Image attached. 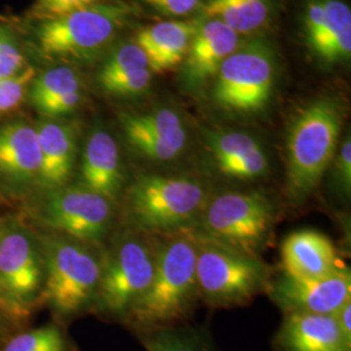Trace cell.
Segmentation results:
<instances>
[{
  "mask_svg": "<svg viewBox=\"0 0 351 351\" xmlns=\"http://www.w3.org/2000/svg\"><path fill=\"white\" fill-rule=\"evenodd\" d=\"M198 239L191 229L158 237V259L150 287L125 316L142 333L175 326L198 297Z\"/></svg>",
  "mask_w": 351,
  "mask_h": 351,
  "instance_id": "6da1fadb",
  "label": "cell"
},
{
  "mask_svg": "<svg viewBox=\"0 0 351 351\" xmlns=\"http://www.w3.org/2000/svg\"><path fill=\"white\" fill-rule=\"evenodd\" d=\"M211 189L194 176H137L123 194L128 226L154 237L191 229L213 197Z\"/></svg>",
  "mask_w": 351,
  "mask_h": 351,
  "instance_id": "7a4b0ae2",
  "label": "cell"
},
{
  "mask_svg": "<svg viewBox=\"0 0 351 351\" xmlns=\"http://www.w3.org/2000/svg\"><path fill=\"white\" fill-rule=\"evenodd\" d=\"M343 107L336 98L310 101L294 116L287 138V194L300 206L319 188L339 146Z\"/></svg>",
  "mask_w": 351,
  "mask_h": 351,
  "instance_id": "3957f363",
  "label": "cell"
},
{
  "mask_svg": "<svg viewBox=\"0 0 351 351\" xmlns=\"http://www.w3.org/2000/svg\"><path fill=\"white\" fill-rule=\"evenodd\" d=\"M39 239L45 262L39 302L60 317L80 314L95 301L101 281L103 256L97 245L58 233Z\"/></svg>",
  "mask_w": 351,
  "mask_h": 351,
  "instance_id": "277c9868",
  "label": "cell"
},
{
  "mask_svg": "<svg viewBox=\"0 0 351 351\" xmlns=\"http://www.w3.org/2000/svg\"><path fill=\"white\" fill-rule=\"evenodd\" d=\"M275 220L276 206L262 191H224L213 194L191 230L198 239L259 256Z\"/></svg>",
  "mask_w": 351,
  "mask_h": 351,
  "instance_id": "5b68a950",
  "label": "cell"
},
{
  "mask_svg": "<svg viewBox=\"0 0 351 351\" xmlns=\"http://www.w3.org/2000/svg\"><path fill=\"white\" fill-rule=\"evenodd\" d=\"M158 237L128 229L103 256L97 306L106 314L125 319L155 275Z\"/></svg>",
  "mask_w": 351,
  "mask_h": 351,
  "instance_id": "8992f818",
  "label": "cell"
},
{
  "mask_svg": "<svg viewBox=\"0 0 351 351\" xmlns=\"http://www.w3.org/2000/svg\"><path fill=\"white\" fill-rule=\"evenodd\" d=\"M275 55L263 42L239 46L215 75V104L233 114H255L267 108L276 86Z\"/></svg>",
  "mask_w": 351,
  "mask_h": 351,
  "instance_id": "52a82bcc",
  "label": "cell"
},
{
  "mask_svg": "<svg viewBox=\"0 0 351 351\" xmlns=\"http://www.w3.org/2000/svg\"><path fill=\"white\" fill-rule=\"evenodd\" d=\"M195 276L198 295L216 306L249 302L269 284L268 267L259 256L201 239H198Z\"/></svg>",
  "mask_w": 351,
  "mask_h": 351,
  "instance_id": "ba28073f",
  "label": "cell"
},
{
  "mask_svg": "<svg viewBox=\"0 0 351 351\" xmlns=\"http://www.w3.org/2000/svg\"><path fill=\"white\" fill-rule=\"evenodd\" d=\"M129 7L101 3L40 23L38 50L49 58H88L104 49L125 24Z\"/></svg>",
  "mask_w": 351,
  "mask_h": 351,
  "instance_id": "9c48e42d",
  "label": "cell"
},
{
  "mask_svg": "<svg viewBox=\"0 0 351 351\" xmlns=\"http://www.w3.org/2000/svg\"><path fill=\"white\" fill-rule=\"evenodd\" d=\"M43 277L39 237L13 217L0 219V280L21 322L39 303Z\"/></svg>",
  "mask_w": 351,
  "mask_h": 351,
  "instance_id": "30bf717a",
  "label": "cell"
},
{
  "mask_svg": "<svg viewBox=\"0 0 351 351\" xmlns=\"http://www.w3.org/2000/svg\"><path fill=\"white\" fill-rule=\"evenodd\" d=\"M114 203L82 186H64L43 193L36 219L52 233L91 245L101 243L111 230Z\"/></svg>",
  "mask_w": 351,
  "mask_h": 351,
  "instance_id": "8fae6325",
  "label": "cell"
},
{
  "mask_svg": "<svg viewBox=\"0 0 351 351\" xmlns=\"http://www.w3.org/2000/svg\"><path fill=\"white\" fill-rule=\"evenodd\" d=\"M272 301L285 315H333L351 301L350 269H336L317 278H294L282 272L268 284Z\"/></svg>",
  "mask_w": 351,
  "mask_h": 351,
  "instance_id": "7c38bea8",
  "label": "cell"
},
{
  "mask_svg": "<svg viewBox=\"0 0 351 351\" xmlns=\"http://www.w3.org/2000/svg\"><path fill=\"white\" fill-rule=\"evenodd\" d=\"M120 124L129 146L149 162H173L188 146L185 121L180 113L169 107L149 112L123 113Z\"/></svg>",
  "mask_w": 351,
  "mask_h": 351,
  "instance_id": "4fadbf2b",
  "label": "cell"
},
{
  "mask_svg": "<svg viewBox=\"0 0 351 351\" xmlns=\"http://www.w3.org/2000/svg\"><path fill=\"white\" fill-rule=\"evenodd\" d=\"M308 47L323 63L348 62L351 55V10L342 0H310L303 16Z\"/></svg>",
  "mask_w": 351,
  "mask_h": 351,
  "instance_id": "5bb4252c",
  "label": "cell"
},
{
  "mask_svg": "<svg viewBox=\"0 0 351 351\" xmlns=\"http://www.w3.org/2000/svg\"><path fill=\"white\" fill-rule=\"evenodd\" d=\"M207 150L215 171L228 180L254 182L269 172V159L262 143L246 132L210 133Z\"/></svg>",
  "mask_w": 351,
  "mask_h": 351,
  "instance_id": "9a60e30c",
  "label": "cell"
},
{
  "mask_svg": "<svg viewBox=\"0 0 351 351\" xmlns=\"http://www.w3.org/2000/svg\"><path fill=\"white\" fill-rule=\"evenodd\" d=\"M40 164L36 126L24 120L0 125V182L3 185L17 193L37 188Z\"/></svg>",
  "mask_w": 351,
  "mask_h": 351,
  "instance_id": "2e32d148",
  "label": "cell"
},
{
  "mask_svg": "<svg viewBox=\"0 0 351 351\" xmlns=\"http://www.w3.org/2000/svg\"><path fill=\"white\" fill-rule=\"evenodd\" d=\"M78 186L117 203L125 191V176L120 147L112 134L95 128L88 134L81 155Z\"/></svg>",
  "mask_w": 351,
  "mask_h": 351,
  "instance_id": "e0dca14e",
  "label": "cell"
},
{
  "mask_svg": "<svg viewBox=\"0 0 351 351\" xmlns=\"http://www.w3.org/2000/svg\"><path fill=\"white\" fill-rule=\"evenodd\" d=\"M40 173L37 188L49 193L69 184L77 159V130L72 123L42 117L37 124Z\"/></svg>",
  "mask_w": 351,
  "mask_h": 351,
  "instance_id": "ac0fdd59",
  "label": "cell"
},
{
  "mask_svg": "<svg viewBox=\"0 0 351 351\" xmlns=\"http://www.w3.org/2000/svg\"><path fill=\"white\" fill-rule=\"evenodd\" d=\"M239 47V34L210 19L198 26L185 58V77L191 86L215 77L221 64Z\"/></svg>",
  "mask_w": 351,
  "mask_h": 351,
  "instance_id": "d6986e66",
  "label": "cell"
},
{
  "mask_svg": "<svg viewBox=\"0 0 351 351\" xmlns=\"http://www.w3.org/2000/svg\"><path fill=\"white\" fill-rule=\"evenodd\" d=\"M274 345L278 351H351L330 315H285Z\"/></svg>",
  "mask_w": 351,
  "mask_h": 351,
  "instance_id": "ffe728a7",
  "label": "cell"
},
{
  "mask_svg": "<svg viewBox=\"0 0 351 351\" xmlns=\"http://www.w3.org/2000/svg\"><path fill=\"white\" fill-rule=\"evenodd\" d=\"M281 263L284 274L294 278H317L339 269L336 246L316 230L289 234L281 246Z\"/></svg>",
  "mask_w": 351,
  "mask_h": 351,
  "instance_id": "44dd1931",
  "label": "cell"
},
{
  "mask_svg": "<svg viewBox=\"0 0 351 351\" xmlns=\"http://www.w3.org/2000/svg\"><path fill=\"white\" fill-rule=\"evenodd\" d=\"M27 97L42 117L62 119L75 112L82 104V81L72 66H53L36 75Z\"/></svg>",
  "mask_w": 351,
  "mask_h": 351,
  "instance_id": "7402d4cb",
  "label": "cell"
},
{
  "mask_svg": "<svg viewBox=\"0 0 351 351\" xmlns=\"http://www.w3.org/2000/svg\"><path fill=\"white\" fill-rule=\"evenodd\" d=\"M198 26L191 21H164L139 30L136 43L147 56L152 73L171 71L185 60Z\"/></svg>",
  "mask_w": 351,
  "mask_h": 351,
  "instance_id": "603a6c76",
  "label": "cell"
},
{
  "mask_svg": "<svg viewBox=\"0 0 351 351\" xmlns=\"http://www.w3.org/2000/svg\"><path fill=\"white\" fill-rule=\"evenodd\" d=\"M269 0H208L206 13L239 34H250L263 27L271 16Z\"/></svg>",
  "mask_w": 351,
  "mask_h": 351,
  "instance_id": "cb8c5ba5",
  "label": "cell"
},
{
  "mask_svg": "<svg viewBox=\"0 0 351 351\" xmlns=\"http://www.w3.org/2000/svg\"><path fill=\"white\" fill-rule=\"evenodd\" d=\"M142 335L147 351H213L201 333L193 329L167 326Z\"/></svg>",
  "mask_w": 351,
  "mask_h": 351,
  "instance_id": "d4e9b609",
  "label": "cell"
},
{
  "mask_svg": "<svg viewBox=\"0 0 351 351\" xmlns=\"http://www.w3.org/2000/svg\"><path fill=\"white\" fill-rule=\"evenodd\" d=\"M69 342L55 324L21 332L3 342L0 351H69Z\"/></svg>",
  "mask_w": 351,
  "mask_h": 351,
  "instance_id": "484cf974",
  "label": "cell"
},
{
  "mask_svg": "<svg viewBox=\"0 0 351 351\" xmlns=\"http://www.w3.org/2000/svg\"><path fill=\"white\" fill-rule=\"evenodd\" d=\"M151 69L149 59L136 42L124 43L110 53L106 63L103 64L98 84L112 81L120 77L136 75L139 72Z\"/></svg>",
  "mask_w": 351,
  "mask_h": 351,
  "instance_id": "4316f807",
  "label": "cell"
},
{
  "mask_svg": "<svg viewBox=\"0 0 351 351\" xmlns=\"http://www.w3.org/2000/svg\"><path fill=\"white\" fill-rule=\"evenodd\" d=\"M36 75L34 68L27 65L20 75L0 81V117L13 112L24 103Z\"/></svg>",
  "mask_w": 351,
  "mask_h": 351,
  "instance_id": "83f0119b",
  "label": "cell"
},
{
  "mask_svg": "<svg viewBox=\"0 0 351 351\" xmlns=\"http://www.w3.org/2000/svg\"><path fill=\"white\" fill-rule=\"evenodd\" d=\"M27 66L19 43L4 27H0V81L20 75Z\"/></svg>",
  "mask_w": 351,
  "mask_h": 351,
  "instance_id": "f1b7e54d",
  "label": "cell"
},
{
  "mask_svg": "<svg viewBox=\"0 0 351 351\" xmlns=\"http://www.w3.org/2000/svg\"><path fill=\"white\" fill-rule=\"evenodd\" d=\"M101 3L103 0H36L32 16L45 23Z\"/></svg>",
  "mask_w": 351,
  "mask_h": 351,
  "instance_id": "f546056e",
  "label": "cell"
},
{
  "mask_svg": "<svg viewBox=\"0 0 351 351\" xmlns=\"http://www.w3.org/2000/svg\"><path fill=\"white\" fill-rule=\"evenodd\" d=\"M333 189L345 198L350 197L351 191V138L348 134L337 149L330 164ZM329 167V168H330Z\"/></svg>",
  "mask_w": 351,
  "mask_h": 351,
  "instance_id": "4dcf8cb0",
  "label": "cell"
},
{
  "mask_svg": "<svg viewBox=\"0 0 351 351\" xmlns=\"http://www.w3.org/2000/svg\"><path fill=\"white\" fill-rule=\"evenodd\" d=\"M152 71L147 69L136 75L120 77L99 85L106 93L114 97H138L150 88Z\"/></svg>",
  "mask_w": 351,
  "mask_h": 351,
  "instance_id": "1f68e13d",
  "label": "cell"
},
{
  "mask_svg": "<svg viewBox=\"0 0 351 351\" xmlns=\"http://www.w3.org/2000/svg\"><path fill=\"white\" fill-rule=\"evenodd\" d=\"M152 8L168 16L182 17L194 12L201 0H145Z\"/></svg>",
  "mask_w": 351,
  "mask_h": 351,
  "instance_id": "d6a6232c",
  "label": "cell"
},
{
  "mask_svg": "<svg viewBox=\"0 0 351 351\" xmlns=\"http://www.w3.org/2000/svg\"><path fill=\"white\" fill-rule=\"evenodd\" d=\"M333 317L337 322V326L343 339L351 345V301L346 302L339 311L333 315Z\"/></svg>",
  "mask_w": 351,
  "mask_h": 351,
  "instance_id": "836d02e7",
  "label": "cell"
},
{
  "mask_svg": "<svg viewBox=\"0 0 351 351\" xmlns=\"http://www.w3.org/2000/svg\"><path fill=\"white\" fill-rule=\"evenodd\" d=\"M0 314L4 315L10 322H12L13 324H19L21 323V319L17 314V311L14 310L12 303L10 301L4 287H3V282L0 280Z\"/></svg>",
  "mask_w": 351,
  "mask_h": 351,
  "instance_id": "e575fe53",
  "label": "cell"
},
{
  "mask_svg": "<svg viewBox=\"0 0 351 351\" xmlns=\"http://www.w3.org/2000/svg\"><path fill=\"white\" fill-rule=\"evenodd\" d=\"M10 324H13L12 322H10L4 315L0 314V342H3L5 339Z\"/></svg>",
  "mask_w": 351,
  "mask_h": 351,
  "instance_id": "d590c367",
  "label": "cell"
}]
</instances>
